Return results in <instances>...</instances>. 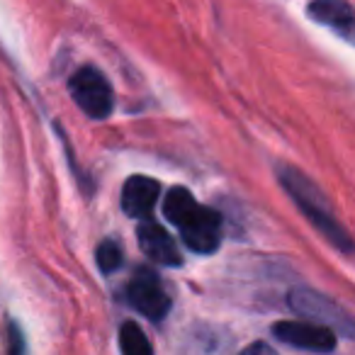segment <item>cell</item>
Segmentation results:
<instances>
[{"mask_svg": "<svg viewBox=\"0 0 355 355\" xmlns=\"http://www.w3.org/2000/svg\"><path fill=\"white\" fill-rule=\"evenodd\" d=\"M163 214L180 229L185 246L195 253H212L222 241V217L202 207L185 188H173L163 198Z\"/></svg>", "mask_w": 355, "mask_h": 355, "instance_id": "6da1fadb", "label": "cell"}, {"mask_svg": "<svg viewBox=\"0 0 355 355\" xmlns=\"http://www.w3.org/2000/svg\"><path fill=\"white\" fill-rule=\"evenodd\" d=\"M280 183L285 185V190L297 202V207L304 212V217L309 219L336 248H340L343 253H348L350 248H353V241H350L343 224L336 219L329 200L324 198V193L311 183L304 173L295 171V168H280Z\"/></svg>", "mask_w": 355, "mask_h": 355, "instance_id": "7a4b0ae2", "label": "cell"}, {"mask_svg": "<svg viewBox=\"0 0 355 355\" xmlns=\"http://www.w3.org/2000/svg\"><path fill=\"white\" fill-rule=\"evenodd\" d=\"M69 93L73 103L93 119H105L114 107L112 85L95 66H83L71 76Z\"/></svg>", "mask_w": 355, "mask_h": 355, "instance_id": "3957f363", "label": "cell"}, {"mask_svg": "<svg viewBox=\"0 0 355 355\" xmlns=\"http://www.w3.org/2000/svg\"><path fill=\"white\" fill-rule=\"evenodd\" d=\"M127 300L137 311H141L146 319L161 321L171 311V297L163 290L161 280L148 268H139L127 285Z\"/></svg>", "mask_w": 355, "mask_h": 355, "instance_id": "277c9868", "label": "cell"}, {"mask_svg": "<svg viewBox=\"0 0 355 355\" xmlns=\"http://www.w3.org/2000/svg\"><path fill=\"white\" fill-rule=\"evenodd\" d=\"M290 306L297 314L306 316V319L321 321V326H336V329H343L345 334H353V324H350V316L340 309L338 304L329 300V297L319 295L314 290H292L290 292Z\"/></svg>", "mask_w": 355, "mask_h": 355, "instance_id": "5b68a950", "label": "cell"}, {"mask_svg": "<svg viewBox=\"0 0 355 355\" xmlns=\"http://www.w3.org/2000/svg\"><path fill=\"white\" fill-rule=\"evenodd\" d=\"M272 334L287 345H295L311 353H331L336 348V334L321 324L309 321H280L272 326Z\"/></svg>", "mask_w": 355, "mask_h": 355, "instance_id": "8992f818", "label": "cell"}, {"mask_svg": "<svg viewBox=\"0 0 355 355\" xmlns=\"http://www.w3.org/2000/svg\"><path fill=\"white\" fill-rule=\"evenodd\" d=\"M137 239H139L141 251L146 253L153 263H158V266L175 268L183 263V256H180V251H178L175 241H173V236L161 227V224L141 222L137 229Z\"/></svg>", "mask_w": 355, "mask_h": 355, "instance_id": "52a82bcc", "label": "cell"}, {"mask_svg": "<svg viewBox=\"0 0 355 355\" xmlns=\"http://www.w3.org/2000/svg\"><path fill=\"white\" fill-rule=\"evenodd\" d=\"M161 198V185L151 178L132 175L122 188V209L129 217H148Z\"/></svg>", "mask_w": 355, "mask_h": 355, "instance_id": "ba28073f", "label": "cell"}, {"mask_svg": "<svg viewBox=\"0 0 355 355\" xmlns=\"http://www.w3.org/2000/svg\"><path fill=\"white\" fill-rule=\"evenodd\" d=\"M306 12H309V17L314 22L338 32V35H343V37L353 35L355 12L348 0H311Z\"/></svg>", "mask_w": 355, "mask_h": 355, "instance_id": "9c48e42d", "label": "cell"}, {"mask_svg": "<svg viewBox=\"0 0 355 355\" xmlns=\"http://www.w3.org/2000/svg\"><path fill=\"white\" fill-rule=\"evenodd\" d=\"M119 348H122L124 355H153V348L148 343L146 334L134 321H127L119 329Z\"/></svg>", "mask_w": 355, "mask_h": 355, "instance_id": "30bf717a", "label": "cell"}, {"mask_svg": "<svg viewBox=\"0 0 355 355\" xmlns=\"http://www.w3.org/2000/svg\"><path fill=\"white\" fill-rule=\"evenodd\" d=\"M119 266H122V251L112 239H107L98 246V268L103 272H114Z\"/></svg>", "mask_w": 355, "mask_h": 355, "instance_id": "8fae6325", "label": "cell"}, {"mask_svg": "<svg viewBox=\"0 0 355 355\" xmlns=\"http://www.w3.org/2000/svg\"><path fill=\"white\" fill-rule=\"evenodd\" d=\"M8 350H10V355L25 353V338H22L20 329H17L15 324L8 326Z\"/></svg>", "mask_w": 355, "mask_h": 355, "instance_id": "7c38bea8", "label": "cell"}, {"mask_svg": "<svg viewBox=\"0 0 355 355\" xmlns=\"http://www.w3.org/2000/svg\"><path fill=\"white\" fill-rule=\"evenodd\" d=\"M239 355H277V353L268 343H251L248 348H243Z\"/></svg>", "mask_w": 355, "mask_h": 355, "instance_id": "4fadbf2b", "label": "cell"}]
</instances>
